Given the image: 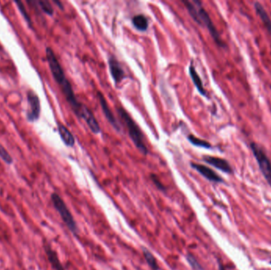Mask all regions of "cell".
<instances>
[{
	"label": "cell",
	"instance_id": "1",
	"mask_svg": "<svg viewBox=\"0 0 271 270\" xmlns=\"http://www.w3.org/2000/svg\"><path fill=\"white\" fill-rule=\"evenodd\" d=\"M46 59L48 61L52 77H53L55 81L57 83L58 85L60 86L66 100L71 105V107H72L75 114L79 118H80V110H81L83 104L80 103V101L76 98L72 84L66 78L65 74H64V70L62 68L61 65H60V62H59L57 57L54 53L53 50L50 47L46 48Z\"/></svg>",
	"mask_w": 271,
	"mask_h": 270
},
{
	"label": "cell",
	"instance_id": "2",
	"mask_svg": "<svg viewBox=\"0 0 271 270\" xmlns=\"http://www.w3.org/2000/svg\"><path fill=\"white\" fill-rule=\"evenodd\" d=\"M117 111H118V114H119L122 121H124V123L126 125L128 131H129L130 137L131 138L132 141L134 142V145L143 155H148V148L145 146L144 138H143V134H142L141 130L138 126L137 124L136 123L134 119L130 117V114L124 108H118Z\"/></svg>",
	"mask_w": 271,
	"mask_h": 270
},
{
	"label": "cell",
	"instance_id": "3",
	"mask_svg": "<svg viewBox=\"0 0 271 270\" xmlns=\"http://www.w3.org/2000/svg\"><path fill=\"white\" fill-rule=\"evenodd\" d=\"M51 201L54 208L57 211V213L61 217L62 221L67 226L68 230H70L74 235L77 236L79 234L78 226L75 221L74 217L72 216L71 211L68 209L63 198L58 193H53L51 195Z\"/></svg>",
	"mask_w": 271,
	"mask_h": 270
},
{
	"label": "cell",
	"instance_id": "4",
	"mask_svg": "<svg viewBox=\"0 0 271 270\" xmlns=\"http://www.w3.org/2000/svg\"><path fill=\"white\" fill-rule=\"evenodd\" d=\"M193 2H194V4L196 5V7H197V24L206 26L207 30H209L212 38L216 42V44L218 45L221 48H225L226 46L225 42L222 41L218 30L216 28L214 22L210 18V14H208L207 11L204 9L201 2L194 0Z\"/></svg>",
	"mask_w": 271,
	"mask_h": 270
},
{
	"label": "cell",
	"instance_id": "5",
	"mask_svg": "<svg viewBox=\"0 0 271 270\" xmlns=\"http://www.w3.org/2000/svg\"><path fill=\"white\" fill-rule=\"evenodd\" d=\"M250 147H251V151H252V154L255 156L256 161H257L262 175H263L266 181L271 187V159H269L268 155L266 153L265 150L263 149V147L258 143L251 142L250 143Z\"/></svg>",
	"mask_w": 271,
	"mask_h": 270
},
{
	"label": "cell",
	"instance_id": "6",
	"mask_svg": "<svg viewBox=\"0 0 271 270\" xmlns=\"http://www.w3.org/2000/svg\"><path fill=\"white\" fill-rule=\"evenodd\" d=\"M27 101L29 109L26 112V119L30 122L38 121L41 115L40 98L32 90L27 92Z\"/></svg>",
	"mask_w": 271,
	"mask_h": 270
},
{
	"label": "cell",
	"instance_id": "7",
	"mask_svg": "<svg viewBox=\"0 0 271 270\" xmlns=\"http://www.w3.org/2000/svg\"><path fill=\"white\" fill-rule=\"evenodd\" d=\"M193 169L197 171L201 176H203L205 179H207L210 181L214 183H223L224 180L220 175L216 173L215 171H213L210 167H206L205 165L201 164H197V163H190Z\"/></svg>",
	"mask_w": 271,
	"mask_h": 270
},
{
	"label": "cell",
	"instance_id": "8",
	"mask_svg": "<svg viewBox=\"0 0 271 270\" xmlns=\"http://www.w3.org/2000/svg\"><path fill=\"white\" fill-rule=\"evenodd\" d=\"M80 118H83L84 121H86L88 127L90 128L92 133L94 134H98L101 132L99 124L96 120L94 114L90 111V109L84 104H83L81 110H80Z\"/></svg>",
	"mask_w": 271,
	"mask_h": 270
},
{
	"label": "cell",
	"instance_id": "9",
	"mask_svg": "<svg viewBox=\"0 0 271 270\" xmlns=\"http://www.w3.org/2000/svg\"><path fill=\"white\" fill-rule=\"evenodd\" d=\"M203 161L206 162L210 165L213 166L217 169L222 171L224 173L228 174V175L233 174L232 167H231L229 163L226 159L215 157V156H210V155H206L203 157Z\"/></svg>",
	"mask_w": 271,
	"mask_h": 270
},
{
	"label": "cell",
	"instance_id": "10",
	"mask_svg": "<svg viewBox=\"0 0 271 270\" xmlns=\"http://www.w3.org/2000/svg\"><path fill=\"white\" fill-rule=\"evenodd\" d=\"M97 97H98V101H99L100 105H101V107H102L104 115L106 117L107 121H109V123H110L117 131H121V127H120L119 124H118V121H117L115 117H114V113H112L111 109L109 107L107 101H106V98L104 97L102 93L98 91V93H97Z\"/></svg>",
	"mask_w": 271,
	"mask_h": 270
},
{
	"label": "cell",
	"instance_id": "11",
	"mask_svg": "<svg viewBox=\"0 0 271 270\" xmlns=\"http://www.w3.org/2000/svg\"><path fill=\"white\" fill-rule=\"evenodd\" d=\"M108 63H109L110 74L115 84L122 83V80L126 78V74L119 61L114 56H110Z\"/></svg>",
	"mask_w": 271,
	"mask_h": 270
},
{
	"label": "cell",
	"instance_id": "12",
	"mask_svg": "<svg viewBox=\"0 0 271 270\" xmlns=\"http://www.w3.org/2000/svg\"><path fill=\"white\" fill-rule=\"evenodd\" d=\"M46 256L48 258L50 265L53 270H65L64 267L60 262V258L58 257L57 253L52 248V246L48 244L44 246Z\"/></svg>",
	"mask_w": 271,
	"mask_h": 270
},
{
	"label": "cell",
	"instance_id": "13",
	"mask_svg": "<svg viewBox=\"0 0 271 270\" xmlns=\"http://www.w3.org/2000/svg\"><path fill=\"white\" fill-rule=\"evenodd\" d=\"M189 73L193 84L197 88V91L199 92L201 95L204 96V97H208L207 92H206V89L204 88L202 80L200 78L199 75L197 74L195 67L193 64V62H191V64L189 65Z\"/></svg>",
	"mask_w": 271,
	"mask_h": 270
},
{
	"label": "cell",
	"instance_id": "14",
	"mask_svg": "<svg viewBox=\"0 0 271 270\" xmlns=\"http://www.w3.org/2000/svg\"><path fill=\"white\" fill-rule=\"evenodd\" d=\"M255 11L257 13L258 16L261 18L262 22L265 26L267 31L271 35V19L269 15L267 14V10L264 8V6L259 2H255L254 3Z\"/></svg>",
	"mask_w": 271,
	"mask_h": 270
},
{
	"label": "cell",
	"instance_id": "15",
	"mask_svg": "<svg viewBox=\"0 0 271 270\" xmlns=\"http://www.w3.org/2000/svg\"><path fill=\"white\" fill-rule=\"evenodd\" d=\"M58 132H59V135L61 138L62 141L64 142L66 146L73 147L75 145L76 140H75L74 135H72L68 128L65 127L64 125L59 123L58 124Z\"/></svg>",
	"mask_w": 271,
	"mask_h": 270
},
{
	"label": "cell",
	"instance_id": "16",
	"mask_svg": "<svg viewBox=\"0 0 271 270\" xmlns=\"http://www.w3.org/2000/svg\"><path fill=\"white\" fill-rule=\"evenodd\" d=\"M132 22L136 30L140 32H144L148 29V18L144 16V14H137L133 18Z\"/></svg>",
	"mask_w": 271,
	"mask_h": 270
},
{
	"label": "cell",
	"instance_id": "17",
	"mask_svg": "<svg viewBox=\"0 0 271 270\" xmlns=\"http://www.w3.org/2000/svg\"><path fill=\"white\" fill-rule=\"evenodd\" d=\"M142 253H143V256H144V260L147 262V264L149 266L150 269L152 270H160V266L158 264L157 259L156 257L154 256L149 250L145 248V247H142Z\"/></svg>",
	"mask_w": 271,
	"mask_h": 270
},
{
	"label": "cell",
	"instance_id": "18",
	"mask_svg": "<svg viewBox=\"0 0 271 270\" xmlns=\"http://www.w3.org/2000/svg\"><path fill=\"white\" fill-rule=\"evenodd\" d=\"M187 139L189 140V143L193 144V145L196 146V147H203V148H206V149L212 148L211 143H209L206 140H204V139L196 137L193 135H188Z\"/></svg>",
	"mask_w": 271,
	"mask_h": 270
},
{
	"label": "cell",
	"instance_id": "19",
	"mask_svg": "<svg viewBox=\"0 0 271 270\" xmlns=\"http://www.w3.org/2000/svg\"><path fill=\"white\" fill-rule=\"evenodd\" d=\"M37 4L39 5L40 8L45 14H48L49 16L53 15L54 10L52 5L48 0H42V1H36Z\"/></svg>",
	"mask_w": 271,
	"mask_h": 270
},
{
	"label": "cell",
	"instance_id": "20",
	"mask_svg": "<svg viewBox=\"0 0 271 270\" xmlns=\"http://www.w3.org/2000/svg\"><path fill=\"white\" fill-rule=\"evenodd\" d=\"M185 259L187 260L189 266H191V268L193 270H204L203 267L201 266L197 258L193 256V254H187L185 255Z\"/></svg>",
	"mask_w": 271,
	"mask_h": 270
},
{
	"label": "cell",
	"instance_id": "21",
	"mask_svg": "<svg viewBox=\"0 0 271 270\" xmlns=\"http://www.w3.org/2000/svg\"><path fill=\"white\" fill-rule=\"evenodd\" d=\"M0 158L2 159V161L6 163V164H8V165H10L13 163V159L11 155L8 153V151L5 149L1 143H0Z\"/></svg>",
	"mask_w": 271,
	"mask_h": 270
},
{
	"label": "cell",
	"instance_id": "22",
	"mask_svg": "<svg viewBox=\"0 0 271 270\" xmlns=\"http://www.w3.org/2000/svg\"><path fill=\"white\" fill-rule=\"evenodd\" d=\"M15 3H16L17 6H18V10L20 11L21 14H22V16L24 17L27 23H28L29 25H32V22L30 20V16H29V14H27V11H26V9L25 8L23 3H22V2H15Z\"/></svg>",
	"mask_w": 271,
	"mask_h": 270
},
{
	"label": "cell",
	"instance_id": "23",
	"mask_svg": "<svg viewBox=\"0 0 271 270\" xmlns=\"http://www.w3.org/2000/svg\"><path fill=\"white\" fill-rule=\"evenodd\" d=\"M151 179H152V181H153L154 184H155L156 188H157L159 190L163 191V192L167 190V188H166L165 185L161 182L160 179H158V177L156 175H151Z\"/></svg>",
	"mask_w": 271,
	"mask_h": 270
},
{
	"label": "cell",
	"instance_id": "24",
	"mask_svg": "<svg viewBox=\"0 0 271 270\" xmlns=\"http://www.w3.org/2000/svg\"><path fill=\"white\" fill-rule=\"evenodd\" d=\"M218 269H219V270H226V267L224 266V265L222 264V262H219V264H218Z\"/></svg>",
	"mask_w": 271,
	"mask_h": 270
},
{
	"label": "cell",
	"instance_id": "25",
	"mask_svg": "<svg viewBox=\"0 0 271 270\" xmlns=\"http://www.w3.org/2000/svg\"><path fill=\"white\" fill-rule=\"evenodd\" d=\"M54 2H55L56 4H57L58 6H59V7H60V9H62V10L64 9V7H63V5H62L61 2H59V1H54Z\"/></svg>",
	"mask_w": 271,
	"mask_h": 270
},
{
	"label": "cell",
	"instance_id": "26",
	"mask_svg": "<svg viewBox=\"0 0 271 270\" xmlns=\"http://www.w3.org/2000/svg\"><path fill=\"white\" fill-rule=\"evenodd\" d=\"M270 264H271V262H270Z\"/></svg>",
	"mask_w": 271,
	"mask_h": 270
}]
</instances>
